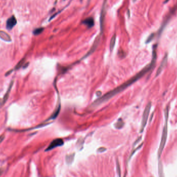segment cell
<instances>
[{"label":"cell","instance_id":"cell-1","mask_svg":"<svg viewBox=\"0 0 177 177\" xmlns=\"http://www.w3.org/2000/svg\"><path fill=\"white\" fill-rule=\"evenodd\" d=\"M154 65L155 63L151 61L150 64H148V66H147L144 68H143L140 72H139L138 73L136 74V75H135L132 78H130V80L125 82L123 84L118 87L117 88H116L115 89H114L113 90L109 91L106 95L101 97L100 98L95 100L91 105L92 108L97 107L98 105H99L101 103H104V102H105L109 100L112 97L114 96L115 95L119 94V92L123 91V90H124L125 88H126L129 86L132 85V84H133L135 82H136L137 80H139V79L142 77L144 75H145L147 73L150 71L151 70H152L153 68V67H154Z\"/></svg>","mask_w":177,"mask_h":177},{"label":"cell","instance_id":"cell-2","mask_svg":"<svg viewBox=\"0 0 177 177\" xmlns=\"http://www.w3.org/2000/svg\"><path fill=\"white\" fill-rule=\"evenodd\" d=\"M169 115V106H167L165 110V122L164 128H163L161 141L160 143V145L159 147L158 151V158L160 159L161 155L162 154L163 151L164 150V147L165 146V144L166 142L167 138V133H168V119Z\"/></svg>","mask_w":177,"mask_h":177},{"label":"cell","instance_id":"cell-3","mask_svg":"<svg viewBox=\"0 0 177 177\" xmlns=\"http://www.w3.org/2000/svg\"><path fill=\"white\" fill-rule=\"evenodd\" d=\"M151 108V102H149L147 104V106H146V108L143 111V113L142 115V121H141V128L140 130V133H141L143 132V130L145 128L146 126L147 125V123L148 119V116L149 113H150V111Z\"/></svg>","mask_w":177,"mask_h":177},{"label":"cell","instance_id":"cell-4","mask_svg":"<svg viewBox=\"0 0 177 177\" xmlns=\"http://www.w3.org/2000/svg\"><path fill=\"white\" fill-rule=\"evenodd\" d=\"M101 34H99L96 36V38H95V40L94 41V43H93V45L91 47V49L88 52V53L85 56H84L82 58V59H83L87 58V57L88 56H90V55H91L92 53H93L95 52V51L96 50V49H97V48L98 47V46H99V44H100V41H101Z\"/></svg>","mask_w":177,"mask_h":177},{"label":"cell","instance_id":"cell-5","mask_svg":"<svg viewBox=\"0 0 177 177\" xmlns=\"http://www.w3.org/2000/svg\"><path fill=\"white\" fill-rule=\"evenodd\" d=\"M64 141L62 139H56L53 140L50 143L49 146L48 148H46L45 150L46 151H48L50 150H52L54 148H55L58 147L62 146L63 145Z\"/></svg>","mask_w":177,"mask_h":177},{"label":"cell","instance_id":"cell-6","mask_svg":"<svg viewBox=\"0 0 177 177\" xmlns=\"http://www.w3.org/2000/svg\"><path fill=\"white\" fill-rule=\"evenodd\" d=\"M167 57H168V56H167V54H166L165 55L164 58L163 59L159 68H158V70H157V72L156 73L155 77L160 75V74L161 73V72H162V71L163 70V69H164V68L166 67V64L167 63Z\"/></svg>","mask_w":177,"mask_h":177},{"label":"cell","instance_id":"cell-7","mask_svg":"<svg viewBox=\"0 0 177 177\" xmlns=\"http://www.w3.org/2000/svg\"><path fill=\"white\" fill-rule=\"evenodd\" d=\"M17 24V20L16 18L14 16H12L8 19L6 22V28L8 30H11L13 28V27L15 26Z\"/></svg>","mask_w":177,"mask_h":177},{"label":"cell","instance_id":"cell-8","mask_svg":"<svg viewBox=\"0 0 177 177\" xmlns=\"http://www.w3.org/2000/svg\"><path fill=\"white\" fill-rule=\"evenodd\" d=\"M13 81H12L10 84V85H9V87H8V89L7 91V92H6L5 95H4V97H3V100L1 102V105H3L5 103V102H6V101L7 100L8 97H9V94H10V92L11 91V89L13 87Z\"/></svg>","mask_w":177,"mask_h":177},{"label":"cell","instance_id":"cell-9","mask_svg":"<svg viewBox=\"0 0 177 177\" xmlns=\"http://www.w3.org/2000/svg\"><path fill=\"white\" fill-rule=\"evenodd\" d=\"M82 23L83 24H85V25L88 26V27L89 28H92L94 25V19H93V18L92 17H88L87 18V19H85L82 21Z\"/></svg>","mask_w":177,"mask_h":177},{"label":"cell","instance_id":"cell-10","mask_svg":"<svg viewBox=\"0 0 177 177\" xmlns=\"http://www.w3.org/2000/svg\"><path fill=\"white\" fill-rule=\"evenodd\" d=\"M0 38L6 42H11L12 39L6 32L3 31H0Z\"/></svg>","mask_w":177,"mask_h":177},{"label":"cell","instance_id":"cell-11","mask_svg":"<svg viewBox=\"0 0 177 177\" xmlns=\"http://www.w3.org/2000/svg\"><path fill=\"white\" fill-rule=\"evenodd\" d=\"M115 41H116V34H114L113 36H112V38L110 40V42L109 47H110V50L111 52H112L114 48V45L115 44Z\"/></svg>","mask_w":177,"mask_h":177},{"label":"cell","instance_id":"cell-12","mask_svg":"<svg viewBox=\"0 0 177 177\" xmlns=\"http://www.w3.org/2000/svg\"><path fill=\"white\" fill-rule=\"evenodd\" d=\"M60 108H61V105H60V104H59V106H58V108L56 109V110L54 112V113L52 114V116H51V117L48 120H47V121L48 120H50V119H54V118H57L58 116V114H59V112H60Z\"/></svg>","mask_w":177,"mask_h":177},{"label":"cell","instance_id":"cell-13","mask_svg":"<svg viewBox=\"0 0 177 177\" xmlns=\"http://www.w3.org/2000/svg\"><path fill=\"white\" fill-rule=\"evenodd\" d=\"M75 157V154H69L66 156V161L67 164H71L72 162L74 161Z\"/></svg>","mask_w":177,"mask_h":177},{"label":"cell","instance_id":"cell-14","mask_svg":"<svg viewBox=\"0 0 177 177\" xmlns=\"http://www.w3.org/2000/svg\"><path fill=\"white\" fill-rule=\"evenodd\" d=\"M124 122L123 120L120 118L118 119V120L116 122V123L114 124V126L116 129H121V128H122L123 126H124Z\"/></svg>","mask_w":177,"mask_h":177},{"label":"cell","instance_id":"cell-15","mask_svg":"<svg viewBox=\"0 0 177 177\" xmlns=\"http://www.w3.org/2000/svg\"><path fill=\"white\" fill-rule=\"evenodd\" d=\"M158 174L160 177H164V175L163 174V166L162 164V162L160 160L158 162Z\"/></svg>","mask_w":177,"mask_h":177},{"label":"cell","instance_id":"cell-16","mask_svg":"<svg viewBox=\"0 0 177 177\" xmlns=\"http://www.w3.org/2000/svg\"><path fill=\"white\" fill-rule=\"evenodd\" d=\"M44 30V28L43 27H41V28H37L36 29H35L33 31V34L35 35H39L40 34H41L42 32H43Z\"/></svg>","mask_w":177,"mask_h":177},{"label":"cell","instance_id":"cell-17","mask_svg":"<svg viewBox=\"0 0 177 177\" xmlns=\"http://www.w3.org/2000/svg\"><path fill=\"white\" fill-rule=\"evenodd\" d=\"M25 59H22L21 61H20L19 62V63L17 64V66H16L15 67V70H18L19 69H20L23 64H24L25 63Z\"/></svg>","mask_w":177,"mask_h":177},{"label":"cell","instance_id":"cell-18","mask_svg":"<svg viewBox=\"0 0 177 177\" xmlns=\"http://www.w3.org/2000/svg\"><path fill=\"white\" fill-rule=\"evenodd\" d=\"M154 36H155V34L154 33H151L150 35H149V36L147 40H146V43H150V42H151L153 40L154 38Z\"/></svg>","mask_w":177,"mask_h":177},{"label":"cell","instance_id":"cell-19","mask_svg":"<svg viewBox=\"0 0 177 177\" xmlns=\"http://www.w3.org/2000/svg\"><path fill=\"white\" fill-rule=\"evenodd\" d=\"M116 170H117V172L119 175V176H120V165H119V163L118 161H116Z\"/></svg>","mask_w":177,"mask_h":177},{"label":"cell","instance_id":"cell-20","mask_svg":"<svg viewBox=\"0 0 177 177\" xmlns=\"http://www.w3.org/2000/svg\"><path fill=\"white\" fill-rule=\"evenodd\" d=\"M142 145H143V143H142L141 144V145H140L136 149H135V150H134V151H133V152H132V153H131V154H130V156H129V158H131V157L132 156V155L134 154L135 153V152H136L137 150H138V149H139L142 146Z\"/></svg>","mask_w":177,"mask_h":177},{"label":"cell","instance_id":"cell-21","mask_svg":"<svg viewBox=\"0 0 177 177\" xmlns=\"http://www.w3.org/2000/svg\"><path fill=\"white\" fill-rule=\"evenodd\" d=\"M106 150V149L104 148H100L97 150V152H100V153H101V152H104Z\"/></svg>","mask_w":177,"mask_h":177},{"label":"cell","instance_id":"cell-22","mask_svg":"<svg viewBox=\"0 0 177 177\" xmlns=\"http://www.w3.org/2000/svg\"><path fill=\"white\" fill-rule=\"evenodd\" d=\"M141 137H139V138H138L136 140V141L134 142V147L136 146V144H137V143H138L141 140Z\"/></svg>","mask_w":177,"mask_h":177},{"label":"cell","instance_id":"cell-23","mask_svg":"<svg viewBox=\"0 0 177 177\" xmlns=\"http://www.w3.org/2000/svg\"><path fill=\"white\" fill-rule=\"evenodd\" d=\"M5 139V136L4 135H1V136H0V143H1V142H2L3 141V140Z\"/></svg>","mask_w":177,"mask_h":177},{"label":"cell","instance_id":"cell-24","mask_svg":"<svg viewBox=\"0 0 177 177\" xmlns=\"http://www.w3.org/2000/svg\"><path fill=\"white\" fill-rule=\"evenodd\" d=\"M3 171H4V170L3 168H0V176H1L3 174Z\"/></svg>","mask_w":177,"mask_h":177},{"label":"cell","instance_id":"cell-25","mask_svg":"<svg viewBox=\"0 0 177 177\" xmlns=\"http://www.w3.org/2000/svg\"><path fill=\"white\" fill-rule=\"evenodd\" d=\"M28 64H29V63H26V64H25V66H23V68H26V67H27V66H28Z\"/></svg>","mask_w":177,"mask_h":177},{"label":"cell","instance_id":"cell-26","mask_svg":"<svg viewBox=\"0 0 177 177\" xmlns=\"http://www.w3.org/2000/svg\"><path fill=\"white\" fill-rule=\"evenodd\" d=\"M127 15H128V17L129 18V17H130V12H129V10H128V11H127Z\"/></svg>","mask_w":177,"mask_h":177},{"label":"cell","instance_id":"cell-27","mask_svg":"<svg viewBox=\"0 0 177 177\" xmlns=\"http://www.w3.org/2000/svg\"><path fill=\"white\" fill-rule=\"evenodd\" d=\"M133 1L134 2H135V1H136V0H133Z\"/></svg>","mask_w":177,"mask_h":177},{"label":"cell","instance_id":"cell-28","mask_svg":"<svg viewBox=\"0 0 177 177\" xmlns=\"http://www.w3.org/2000/svg\"><path fill=\"white\" fill-rule=\"evenodd\" d=\"M64 1H65V0H64Z\"/></svg>","mask_w":177,"mask_h":177}]
</instances>
